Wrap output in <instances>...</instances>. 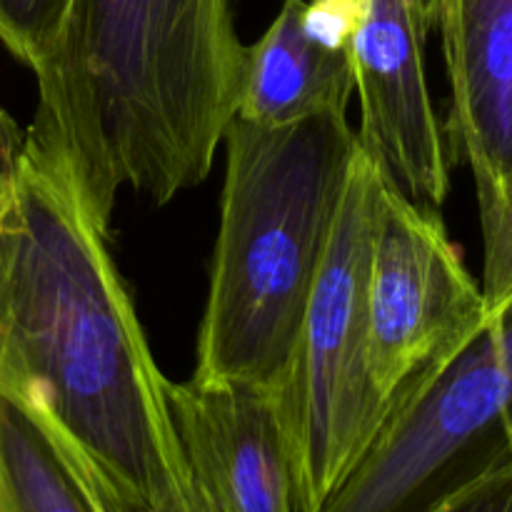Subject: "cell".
Listing matches in <instances>:
<instances>
[{"instance_id":"obj_1","label":"cell","mask_w":512,"mask_h":512,"mask_svg":"<svg viewBox=\"0 0 512 512\" xmlns=\"http://www.w3.org/2000/svg\"><path fill=\"white\" fill-rule=\"evenodd\" d=\"M168 383L73 185L25 140L0 178V398L43 433L95 512L190 485Z\"/></svg>"},{"instance_id":"obj_9","label":"cell","mask_w":512,"mask_h":512,"mask_svg":"<svg viewBox=\"0 0 512 512\" xmlns=\"http://www.w3.org/2000/svg\"><path fill=\"white\" fill-rule=\"evenodd\" d=\"M450 85V158L473 173L478 210L512 170V0H430Z\"/></svg>"},{"instance_id":"obj_7","label":"cell","mask_w":512,"mask_h":512,"mask_svg":"<svg viewBox=\"0 0 512 512\" xmlns=\"http://www.w3.org/2000/svg\"><path fill=\"white\" fill-rule=\"evenodd\" d=\"M355 5L350 60L360 148L390 188L440 213L450 195L453 158L425 65L433 30L430 0H355Z\"/></svg>"},{"instance_id":"obj_6","label":"cell","mask_w":512,"mask_h":512,"mask_svg":"<svg viewBox=\"0 0 512 512\" xmlns=\"http://www.w3.org/2000/svg\"><path fill=\"white\" fill-rule=\"evenodd\" d=\"M365 313L370 365L390 413L490 318L483 288L465 268L438 210L410 203L385 180Z\"/></svg>"},{"instance_id":"obj_3","label":"cell","mask_w":512,"mask_h":512,"mask_svg":"<svg viewBox=\"0 0 512 512\" xmlns=\"http://www.w3.org/2000/svg\"><path fill=\"white\" fill-rule=\"evenodd\" d=\"M193 380L278 393L343 205L358 133L348 113L290 125L235 115Z\"/></svg>"},{"instance_id":"obj_10","label":"cell","mask_w":512,"mask_h":512,"mask_svg":"<svg viewBox=\"0 0 512 512\" xmlns=\"http://www.w3.org/2000/svg\"><path fill=\"white\" fill-rule=\"evenodd\" d=\"M303 8L305 0H283L258 43L245 45L238 118L290 125L315 115L348 113L355 95L350 48L315 38Z\"/></svg>"},{"instance_id":"obj_2","label":"cell","mask_w":512,"mask_h":512,"mask_svg":"<svg viewBox=\"0 0 512 512\" xmlns=\"http://www.w3.org/2000/svg\"><path fill=\"white\" fill-rule=\"evenodd\" d=\"M243 68L233 0H70L25 140L108 235L120 190L160 208L208 178Z\"/></svg>"},{"instance_id":"obj_8","label":"cell","mask_w":512,"mask_h":512,"mask_svg":"<svg viewBox=\"0 0 512 512\" xmlns=\"http://www.w3.org/2000/svg\"><path fill=\"white\" fill-rule=\"evenodd\" d=\"M168 405L200 512H295L275 393L170 380Z\"/></svg>"},{"instance_id":"obj_4","label":"cell","mask_w":512,"mask_h":512,"mask_svg":"<svg viewBox=\"0 0 512 512\" xmlns=\"http://www.w3.org/2000/svg\"><path fill=\"white\" fill-rule=\"evenodd\" d=\"M380 190L383 175L358 148L288 375L275 393L295 512L325 508L390 415L370 365L365 313Z\"/></svg>"},{"instance_id":"obj_12","label":"cell","mask_w":512,"mask_h":512,"mask_svg":"<svg viewBox=\"0 0 512 512\" xmlns=\"http://www.w3.org/2000/svg\"><path fill=\"white\" fill-rule=\"evenodd\" d=\"M70 0H0V43L30 70L53 48Z\"/></svg>"},{"instance_id":"obj_14","label":"cell","mask_w":512,"mask_h":512,"mask_svg":"<svg viewBox=\"0 0 512 512\" xmlns=\"http://www.w3.org/2000/svg\"><path fill=\"white\" fill-rule=\"evenodd\" d=\"M438 512H512V468L483 480Z\"/></svg>"},{"instance_id":"obj_5","label":"cell","mask_w":512,"mask_h":512,"mask_svg":"<svg viewBox=\"0 0 512 512\" xmlns=\"http://www.w3.org/2000/svg\"><path fill=\"white\" fill-rule=\"evenodd\" d=\"M512 468V298L428 375L320 512H438Z\"/></svg>"},{"instance_id":"obj_11","label":"cell","mask_w":512,"mask_h":512,"mask_svg":"<svg viewBox=\"0 0 512 512\" xmlns=\"http://www.w3.org/2000/svg\"><path fill=\"white\" fill-rule=\"evenodd\" d=\"M0 512H95L33 420L0 398Z\"/></svg>"},{"instance_id":"obj_13","label":"cell","mask_w":512,"mask_h":512,"mask_svg":"<svg viewBox=\"0 0 512 512\" xmlns=\"http://www.w3.org/2000/svg\"><path fill=\"white\" fill-rule=\"evenodd\" d=\"M483 230V288L488 313L512 298V170L498 193L480 208Z\"/></svg>"},{"instance_id":"obj_16","label":"cell","mask_w":512,"mask_h":512,"mask_svg":"<svg viewBox=\"0 0 512 512\" xmlns=\"http://www.w3.org/2000/svg\"><path fill=\"white\" fill-rule=\"evenodd\" d=\"M153 512H200L198 505H195V498H193V488H185V490H178V493L170 495L168 500H165L160 508H155Z\"/></svg>"},{"instance_id":"obj_15","label":"cell","mask_w":512,"mask_h":512,"mask_svg":"<svg viewBox=\"0 0 512 512\" xmlns=\"http://www.w3.org/2000/svg\"><path fill=\"white\" fill-rule=\"evenodd\" d=\"M25 150V130L8 115V110L0 108V178L8 175L18 165L20 155Z\"/></svg>"}]
</instances>
